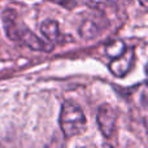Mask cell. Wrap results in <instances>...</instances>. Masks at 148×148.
<instances>
[{
  "label": "cell",
  "mask_w": 148,
  "mask_h": 148,
  "mask_svg": "<svg viewBox=\"0 0 148 148\" xmlns=\"http://www.w3.org/2000/svg\"><path fill=\"white\" fill-rule=\"evenodd\" d=\"M97 125H99L101 133L104 134L105 138L109 139L113 135L117 123V113L110 105H101L97 110Z\"/></svg>",
  "instance_id": "3"
},
{
  "label": "cell",
  "mask_w": 148,
  "mask_h": 148,
  "mask_svg": "<svg viewBox=\"0 0 148 148\" xmlns=\"http://www.w3.org/2000/svg\"><path fill=\"white\" fill-rule=\"evenodd\" d=\"M125 51H126V46L122 40H117L107 47V53L109 55L110 57H118Z\"/></svg>",
  "instance_id": "7"
},
{
  "label": "cell",
  "mask_w": 148,
  "mask_h": 148,
  "mask_svg": "<svg viewBox=\"0 0 148 148\" xmlns=\"http://www.w3.org/2000/svg\"><path fill=\"white\" fill-rule=\"evenodd\" d=\"M40 31L49 42H59L61 39L59 23L53 20H47L40 25Z\"/></svg>",
  "instance_id": "5"
},
{
  "label": "cell",
  "mask_w": 148,
  "mask_h": 148,
  "mask_svg": "<svg viewBox=\"0 0 148 148\" xmlns=\"http://www.w3.org/2000/svg\"><path fill=\"white\" fill-rule=\"evenodd\" d=\"M60 126H61L62 134L68 139L84 133L87 122L81 107H78L73 101H65L60 113Z\"/></svg>",
  "instance_id": "2"
},
{
  "label": "cell",
  "mask_w": 148,
  "mask_h": 148,
  "mask_svg": "<svg viewBox=\"0 0 148 148\" xmlns=\"http://www.w3.org/2000/svg\"><path fill=\"white\" fill-rule=\"evenodd\" d=\"M107 1H109V3H117L118 0H107Z\"/></svg>",
  "instance_id": "9"
},
{
  "label": "cell",
  "mask_w": 148,
  "mask_h": 148,
  "mask_svg": "<svg viewBox=\"0 0 148 148\" xmlns=\"http://www.w3.org/2000/svg\"><path fill=\"white\" fill-rule=\"evenodd\" d=\"M139 1H140V4L143 5V7L148 8V0H139Z\"/></svg>",
  "instance_id": "8"
},
{
  "label": "cell",
  "mask_w": 148,
  "mask_h": 148,
  "mask_svg": "<svg viewBox=\"0 0 148 148\" xmlns=\"http://www.w3.org/2000/svg\"><path fill=\"white\" fill-rule=\"evenodd\" d=\"M79 35L83 39H92L96 35H99V26L94 21H84L79 27Z\"/></svg>",
  "instance_id": "6"
},
{
  "label": "cell",
  "mask_w": 148,
  "mask_h": 148,
  "mask_svg": "<svg viewBox=\"0 0 148 148\" xmlns=\"http://www.w3.org/2000/svg\"><path fill=\"white\" fill-rule=\"evenodd\" d=\"M3 22H4V29L8 38L14 42L27 46L29 48L34 51H42V52H49L53 49V46H47L40 38L35 35L31 30H29L20 20L14 10L7 9L3 14Z\"/></svg>",
  "instance_id": "1"
},
{
  "label": "cell",
  "mask_w": 148,
  "mask_h": 148,
  "mask_svg": "<svg viewBox=\"0 0 148 148\" xmlns=\"http://www.w3.org/2000/svg\"><path fill=\"white\" fill-rule=\"evenodd\" d=\"M146 73H147V75H148V64H147V66H146Z\"/></svg>",
  "instance_id": "10"
},
{
  "label": "cell",
  "mask_w": 148,
  "mask_h": 148,
  "mask_svg": "<svg viewBox=\"0 0 148 148\" xmlns=\"http://www.w3.org/2000/svg\"><path fill=\"white\" fill-rule=\"evenodd\" d=\"M134 60H135V55L133 48H126L122 55L114 57V60L109 64V70L116 77H125L133 66Z\"/></svg>",
  "instance_id": "4"
}]
</instances>
